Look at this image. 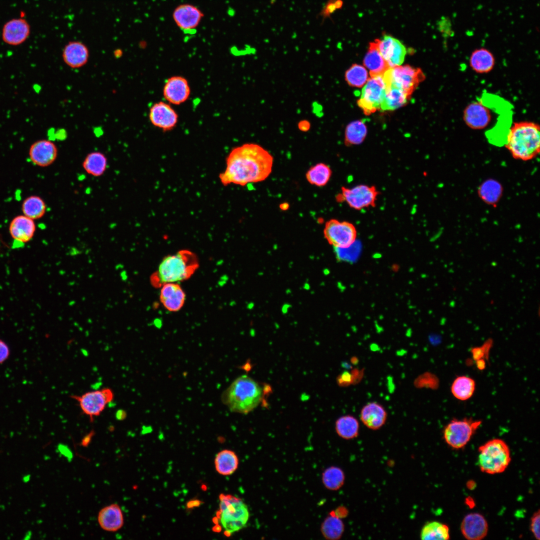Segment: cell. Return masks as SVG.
I'll list each match as a JSON object with an SVG mask.
<instances>
[{"label": "cell", "mask_w": 540, "mask_h": 540, "mask_svg": "<svg viewBox=\"0 0 540 540\" xmlns=\"http://www.w3.org/2000/svg\"><path fill=\"white\" fill-rule=\"evenodd\" d=\"M386 84L384 96L380 110H392L404 106L410 97L404 92L392 84Z\"/></svg>", "instance_id": "f546056e"}, {"label": "cell", "mask_w": 540, "mask_h": 540, "mask_svg": "<svg viewBox=\"0 0 540 540\" xmlns=\"http://www.w3.org/2000/svg\"><path fill=\"white\" fill-rule=\"evenodd\" d=\"M22 210L23 214L35 220L44 216L46 210V205L40 196L32 195L23 200Z\"/></svg>", "instance_id": "d6a6232c"}, {"label": "cell", "mask_w": 540, "mask_h": 540, "mask_svg": "<svg viewBox=\"0 0 540 540\" xmlns=\"http://www.w3.org/2000/svg\"><path fill=\"white\" fill-rule=\"evenodd\" d=\"M32 536V532L30 530L28 531L24 534V540H28L31 538Z\"/></svg>", "instance_id": "816d5d0a"}, {"label": "cell", "mask_w": 540, "mask_h": 540, "mask_svg": "<svg viewBox=\"0 0 540 540\" xmlns=\"http://www.w3.org/2000/svg\"><path fill=\"white\" fill-rule=\"evenodd\" d=\"M190 89L186 78L182 76L168 78L163 88L164 98L169 103L178 105L185 102L189 98Z\"/></svg>", "instance_id": "ac0fdd59"}, {"label": "cell", "mask_w": 540, "mask_h": 540, "mask_svg": "<svg viewBox=\"0 0 540 540\" xmlns=\"http://www.w3.org/2000/svg\"><path fill=\"white\" fill-rule=\"evenodd\" d=\"M71 397L78 402L82 412L92 422L94 417L100 416L113 400L114 394L110 388H104Z\"/></svg>", "instance_id": "30bf717a"}, {"label": "cell", "mask_w": 540, "mask_h": 540, "mask_svg": "<svg viewBox=\"0 0 540 540\" xmlns=\"http://www.w3.org/2000/svg\"><path fill=\"white\" fill-rule=\"evenodd\" d=\"M239 460L236 454L232 450H224L218 452L214 458V466L216 472L222 476H230L237 470Z\"/></svg>", "instance_id": "83f0119b"}, {"label": "cell", "mask_w": 540, "mask_h": 540, "mask_svg": "<svg viewBox=\"0 0 540 540\" xmlns=\"http://www.w3.org/2000/svg\"><path fill=\"white\" fill-rule=\"evenodd\" d=\"M31 478V475L30 474H26L24 475L22 478V480L24 483H27L30 482Z\"/></svg>", "instance_id": "681fc988"}, {"label": "cell", "mask_w": 540, "mask_h": 540, "mask_svg": "<svg viewBox=\"0 0 540 540\" xmlns=\"http://www.w3.org/2000/svg\"><path fill=\"white\" fill-rule=\"evenodd\" d=\"M466 486L468 488L472 490L476 486V483L472 480H470L468 482Z\"/></svg>", "instance_id": "f907efd6"}, {"label": "cell", "mask_w": 540, "mask_h": 540, "mask_svg": "<svg viewBox=\"0 0 540 540\" xmlns=\"http://www.w3.org/2000/svg\"><path fill=\"white\" fill-rule=\"evenodd\" d=\"M344 530V525L342 518L336 516L332 512L324 520L320 526L322 534L328 540H339Z\"/></svg>", "instance_id": "1f68e13d"}, {"label": "cell", "mask_w": 540, "mask_h": 540, "mask_svg": "<svg viewBox=\"0 0 540 540\" xmlns=\"http://www.w3.org/2000/svg\"><path fill=\"white\" fill-rule=\"evenodd\" d=\"M220 522L226 532L232 534L244 528L249 520L247 505L240 498L230 494H220Z\"/></svg>", "instance_id": "8992f818"}, {"label": "cell", "mask_w": 540, "mask_h": 540, "mask_svg": "<svg viewBox=\"0 0 540 540\" xmlns=\"http://www.w3.org/2000/svg\"><path fill=\"white\" fill-rule=\"evenodd\" d=\"M356 240L348 246L334 248L337 258L340 260L352 262L358 257L361 247Z\"/></svg>", "instance_id": "60d3db41"}, {"label": "cell", "mask_w": 540, "mask_h": 540, "mask_svg": "<svg viewBox=\"0 0 540 540\" xmlns=\"http://www.w3.org/2000/svg\"><path fill=\"white\" fill-rule=\"evenodd\" d=\"M342 4V2L340 0H336L330 2L326 6V14H330L333 12L336 8H340Z\"/></svg>", "instance_id": "ee69618b"}, {"label": "cell", "mask_w": 540, "mask_h": 540, "mask_svg": "<svg viewBox=\"0 0 540 540\" xmlns=\"http://www.w3.org/2000/svg\"><path fill=\"white\" fill-rule=\"evenodd\" d=\"M28 156L34 164L46 168L52 165L56 160L58 148L53 142L45 139L40 140L30 146Z\"/></svg>", "instance_id": "5bb4252c"}, {"label": "cell", "mask_w": 540, "mask_h": 540, "mask_svg": "<svg viewBox=\"0 0 540 540\" xmlns=\"http://www.w3.org/2000/svg\"><path fill=\"white\" fill-rule=\"evenodd\" d=\"M149 119L154 126L164 131H168L177 124L178 115L169 104L164 102H159L154 104L150 108Z\"/></svg>", "instance_id": "2e32d148"}, {"label": "cell", "mask_w": 540, "mask_h": 540, "mask_svg": "<svg viewBox=\"0 0 540 540\" xmlns=\"http://www.w3.org/2000/svg\"><path fill=\"white\" fill-rule=\"evenodd\" d=\"M36 229L34 220L23 214L14 216L8 226V232L12 238L22 244L27 243L32 239Z\"/></svg>", "instance_id": "44dd1931"}, {"label": "cell", "mask_w": 540, "mask_h": 540, "mask_svg": "<svg viewBox=\"0 0 540 540\" xmlns=\"http://www.w3.org/2000/svg\"><path fill=\"white\" fill-rule=\"evenodd\" d=\"M30 33V26L24 18H15L8 22L4 26L2 38L6 44L17 46L23 43Z\"/></svg>", "instance_id": "7402d4cb"}, {"label": "cell", "mask_w": 540, "mask_h": 540, "mask_svg": "<svg viewBox=\"0 0 540 540\" xmlns=\"http://www.w3.org/2000/svg\"><path fill=\"white\" fill-rule=\"evenodd\" d=\"M332 512L336 516L340 518L346 516L348 514V510L346 508L342 506L338 508L334 511H332Z\"/></svg>", "instance_id": "bcb514c9"}, {"label": "cell", "mask_w": 540, "mask_h": 540, "mask_svg": "<svg viewBox=\"0 0 540 540\" xmlns=\"http://www.w3.org/2000/svg\"><path fill=\"white\" fill-rule=\"evenodd\" d=\"M98 522L100 528L105 531L114 532L124 526V518L120 506L112 504L102 508L98 513Z\"/></svg>", "instance_id": "cb8c5ba5"}, {"label": "cell", "mask_w": 540, "mask_h": 540, "mask_svg": "<svg viewBox=\"0 0 540 540\" xmlns=\"http://www.w3.org/2000/svg\"><path fill=\"white\" fill-rule=\"evenodd\" d=\"M504 146L516 160L528 161L540 151V127L533 122H514L510 128Z\"/></svg>", "instance_id": "7a4b0ae2"}, {"label": "cell", "mask_w": 540, "mask_h": 540, "mask_svg": "<svg viewBox=\"0 0 540 540\" xmlns=\"http://www.w3.org/2000/svg\"><path fill=\"white\" fill-rule=\"evenodd\" d=\"M470 66L478 74H486L494 68L496 60L493 54L484 48H476L472 52L470 57Z\"/></svg>", "instance_id": "4316f807"}, {"label": "cell", "mask_w": 540, "mask_h": 540, "mask_svg": "<svg viewBox=\"0 0 540 540\" xmlns=\"http://www.w3.org/2000/svg\"><path fill=\"white\" fill-rule=\"evenodd\" d=\"M382 76H370L362 89L358 104L366 114L380 110L386 92Z\"/></svg>", "instance_id": "8fae6325"}, {"label": "cell", "mask_w": 540, "mask_h": 540, "mask_svg": "<svg viewBox=\"0 0 540 540\" xmlns=\"http://www.w3.org/2000/svg\"><path fill=\"white\" fill-rule=\"evenodd\" d=\"M199 266L197 256L191 251L182 250L165 256L152 276V284L160 287L166 283H178L190 278Z\"/></svg>", "instance_id": "277c9868"}, {"label": "cell", "mask_w": 540, "mask_h": 540, "mask_svg": "<svg viewBox=\"0 0 540 540\" xmlns=\"http://www.w3.org/2000/svg\"><path fill=\"white\" fill-rule=\"evenodd\" d=\"M204 16L200 9L190 4L178 5L172 12V18L176 25L188 33L196 30Z\"/></svg>", "instance_id": "4fadbf2b"}, {"label": "cell", "mask_w": 540, "mask_h": 540, "mask_svg": "<svg viewBox=\"0 0 540 540\" xmlns=\"http://www.w3.org/2000/svg\"><path fill=\"white\" fill-rule=\"evenodd\" d=\"M388 414L384 408L376 402L365 404L360 410V419L368 428L377 430L386 423Z\"/></svg>", "instance_id": "d4e9b609"}, {"label": "cell", "mask_w": 540, "mask_h": 540, "mask_svg": "<svg viewBox=\"0 0 540 540\" xmlns=\"http://www.w3.org/2000/svg\"><path fill=\"white\" fill-rule=\"evenodd\" d=\"M322 478L326 488L330 490H337L344 485L345 475L340 468L332 466L324 471Z\"/></svg>", "instance_id": "f35d334b"}, {"label": "cell", "mask_w": 540, "mask_h": 540, "mask_svg": "<svg viewBox=\"0 0 540 540\" xmlns=\"http://www.w3.org/2000/svg\"><path fill=\"white\" fill-rule=\"evenodd\" d=\"M273 157L261 146L246 143L232 149L226 159L224 171L220 174L224 186H244L266 180L272 170Z\"/></svg>", "instance_id": "6da1fadb"}, {"label": "cell", "mask_w": 540, "mask_h": 540, "mask_svg": "<svg viewBox=\"0 0 540 540\" xmlns=\"http://www.w3.org/2000/svg\"><path fill=\"white\" fill-rule=\"evenodd\" d=\"M10 348L7 343L0 339V364L8 360L10 356Z\"/></svg>", "instance_id": "7bdbcfd3"}, {"label": "cell", "mask_w": 540, "mask_h": 540, "mask_svg": "<svg viewBox=\"0 0 540 540\" xmlns=\"http://www.w3.org/2000/svg\"><path fill=\"white\" fill-rule=\"evenodd\" d=\"M462 116L466 124L476 130L486 128L492 120L490 110L481 101L468 104L464 109Z\"/></svg>", "instance_id": "e0dca14e"}, {"label": "cell", "mask_w": 540, "mask_h": 540, "mask_svg": "<svg viewBox=\"0 0 540 540\" xmlns=\"http://www.w3.org/2000/svg\"><path fill=\"white\" fill-rule=\"evenodd\" d=\"M332 171L328 166L319 163L311 167L306 172L307 180L312 184L323 186L329 181Z\"/></svg>", "instance_id": "8d00e7d4"}, {"label": "cell", "mask_w": 540, "mask_h": 540, "mask_svg": "<svg viewBox=\"0 0 540 540\" xmlns=\"http://www.w3.org/2000/svg\"><path fill=\"white\" fill-rule=\"evenodd\" d=\"M422 540H447L450 538L448 526L442 522L433 521L426 523L420 532Z\"/></svg>", "instance_id": "d590c367"}, {"label": "cell", "mask_w": 540, "mask_h": 540, "mask_svg": "<svg viewBox=\"0 0 540 540\" xmlns=\"http://www.w3.org/2000/svg\"><path fill=\"white\" fill-rule=\"evenodd\" d=\"M478 464L480 470L490 474H500L506 470L510 460L508 446L504 441L494 438L478 448Z\"/></svg>", "instance_id": "5b68a950"}, {"label": "cell", "mask_w": 540, "mask_h": 540, "mask_svg": "<svg viewBox=\"0 0 540 540\" xmlns=\"http://www.w3.org/2000/svg\"><path fill=\"white\" fill-rule=\"evenodd\" d=\"M382 76L385 83L393 85L410 97L424 78L420 69L408 65L391 68Z\"/></svg>", "instance_id": "52a82bcc"}, {"label": "cell", "mask_w": 540, "mask_h": 540, "mask_svg": "<svg viewBox=\"0 0 540 540\" xmlns=\"http://www.w3.org/2000/svg\"><path fill=\"white\" fill-rule=\"evenodd\" d=\"M160 301L166 309L176 312L184 306L186 294L178 283H166L160 287Z\"/></svg>", "instance_id": "603a6c76"}, {"label": "cell", "mask_w": 540, "mask_h": 540, "mask_svg": "<svg viewBox=\"0 0 540 540\" xmlns=\"http://www.w3.org/2000/svg\"><path fill=\"white\" fill-rule=\"evenodd\" d=\"M488 524L485 518L480 514L470 513L466 515L460 524L461 532L469 540H480L484 538L488 532Z\"/></svg>", "instance_id": "ffe728a7"}, {"label": "cell", "mask_w": 540, "mask_h": 540, "mask_svg": "<svg viewBox=\"0 0 540 540\" xmlns=\"http://www.w3.org/2000/svg\"><path fill=\"white\" fill-rule=\"evenodd\" d=\"M540 511L538 510L534 512L531 517L530 522V530L535 538L540 540Z\"/></svg>", "instance_id": "b9f144b4"}, {"label": "cell", "mask_w": 540, "mask_h": 540, "mask_svg": "<svg viewBox=\"0 0 540 540\" xmlns=\"http://www.w3.org/2000/svg\"><path fill=\"white\" fill-rule=\"evenodd\" d=\"M366 134V126L362 120L352 122L346 128L344 143L347 146L360 144L364 140Z\"/></svg>", "instance_id": "74e56055"}, {"label": "cell", "mask_w": 540, "mask_h": 540, "mask_svg": "<svg viewBox=\"0 0 540 540\" xmlns=\"http://www.w3.org/2000/svg\"><path fill=\"white\" fill-rule=\"evenodd\" d=\"M82 166L88 174L98 177L104 174L108 167V158L102 152H92L84 158Z\"/></svg>", "instance_id": "f1b7e54d"}, {"label": "cell", "mask_w": 540, "mask_h": 540, "mask_svg": "<svg viewBox=\"0 0 540 540\" xmlns=\"http://www.w3.org/2000/svg\"><path fill=\"white\" fill-rule=\"evenodd\" d=\"M337 434L345 440H351L357 437L359 433L360 424L358 420L351 415L340 417L336 422Z\"/></svg>", "instance_id": "836d02e7"}, {"label": "cell", "mask_w": 540, "mask_h": 540, "mask_svg": "<svg viewBox=\"0 0 540 540\" xmlns=\"http://www.w3.org/2000/svg\"><path fill=\"white\" fill-rule=\"evenodd\" d=\"M126 416V412L123 410H119L116 412V418L118 420H123Z\"/></svg>", "instance_id": "7dc6e473"}, {"label": "cell", "mask_w": 540, "mask_h": 540, "mask_svg": "<svg viewBox=\"0 0 540 540\" xmlns=\"http://www.w3.org/2000/svg\"><path fill=\"white\" fill-rule=\"evenodd\" d=\"M503 188L497 180L489 179L484 182L478 188L480 198L486 204L496 205L500 199Z\"/></svg>", "instance_id": "4dcf8cb0"}, {"label": "cell", "mask_w": 540, "mask_h": 540, "mask_svg": "<svg viewBox=\"0 0 540 540\" xmlns=\"http://www.w3.org/2000/svg\"><path fill=\"white\" fill-rule=\"evenodd\" d=\"M376 40L379 52L390 68L403 63L406 52L399 40L389 35Z\"/></svg>", "instance_id": "9a60e30c"}, {"label": "cell", "mask_w": 540, "mask_h": 540, "mask_svg": "<svg viewBox=\"0 0 540 540\" xmlns=\"http://www.w3.org/2000/svg\"><path fill=\"white\" fill-rule=\"evenodd\" d=\"M476 388L474 380L470 377L462 376L457 377L451 386L452 395L458 400H466L474 394Z\"/></svg>", "instance_id": "e575fe53"}, {"label": "cell", "mask_w": 540, "mask_h": 540, "mask_svg": "<svg viewBox=\"0 0 540 540\" xmlns=\"http://www.w3.org/2000/svg\"><path fill=\"white\" fill-rule=\"evenodd\" d=\"M62 56L64 64L72 68L84 66L90 58L88 46L80 40L69 41L64 46Z\"/></svg>", "instance_id": "d6986e66"}, {"label": "cell", "mask_w": 540, "mask_h": 540, "mask_svg": "<svg viewBox=\"0 0 540 540\" xmlns=\"http://www.w3.org/2000/svg\"><path fill=\"white\" fill-rule=\"evenodd\" d=\"M264 396L260 386L246 375L237 378L221 396L230 412L247 414L258 406Z\"/></svg>", "instance_id": "3957f363"}, {"label": "cell", "mask_w": 540, "mask_h": 540, "mask_svg": "<svg viewBox=\"0 0 540 540\" xmlns=\"http://www.w3.org/2000/svg\"><path fill=\"white\" fill-rule=\"evenodd\" d=\"M368 79V72L362 66L354 64L345 73V80L352 86L360 88Z\"/></svg>", "instance_id": "ab89813d"}, {"label": "cell", "mask_w": 540, "mask_h": 540, "mask_svg": "<svg viewBox=\"0 0 540 540\" xmlns=\"http://www.w3.org/2000/svg\"><path fill=\"white\" fill-rule=\"evenodd\" d=\"M92 433L93 432H90L88 434L84 437V439L82 440V444L84 446L88 445V444L90 442L92 438Z\"/></svg>", "instance_id": "c3c4849f"}, {"label": "cell", "mask_w": 540, "mask_h": 540, "mask_svg": "<svg viewBox=\"0 0 540 540\" xmlns=\"http://www.w3.org/2000/svg\"><path fill=\"white\" fill-rule=\"evenodd\" d=\"M298 127L300 130L306 132L310 130L311 127L310 122L306 120H300L298 124Z\"/></svg>", "instance_id": "f6af8a7d"}, {"label": "cell", "mask_w": 540, "mask_h": 540, "mask_svg": "<svg viewBox=\"0 0 540 540\" xmlns=\"http://www.w3.org/2000/svg\"><path fill=\"white\" fill-rule=\"evenodd\" d=\"M364 64L369 70L370 76H382L390 68L379 52L376 40L370 43Z\"/></svg>", "instance_id": "484cf974"}, {"label": "cell", "mask_w": 540, "mask_h": 540, "mask_svg": "<svg viewBox=\"0 0 540 540\" xmlns=\"http://www.w3.org/2000/svg\"><path fill=\"white\" fill-rule=\"evenodd\" d=\"M481 424L480 420L471 419L452 420L444 428V439L452 448L460 449L469 442Z\"/></svg>", "instance_id": "9c48e42d"}, {"label": "cell", "mask_w": 540, "mask_h": 540, "mask_svg": "<svg viewBox=\"0 0 540 540\" xmlns=\"http://www.w3.org/2000/svg\"><path fill=\"white\" fill-rule=\"evenodd\" d=\"M324 236L328 242L334 248L349 246L356 240V230L352 223L332 219L324 226Z\"/></svg>", "instance_id": "7c38bea8"}, {"label": "cell", "mask_w": 540, "mask_h": 540, "mask_svg": "<svg viewBox=\"0 0 540 540\" xmlns=\"http://www.w3.org/2000/svg\"><path fill=\"white\" fill-rule=\"evenodd\" d=\"M378 194L374 186L359 184L352 188L342 187L336 200L340 202H345L353 209L360 210L374 206Z\"/></svg>", "instance_id": "ba28073f"}]
</instances>
